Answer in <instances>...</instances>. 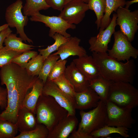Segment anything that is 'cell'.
Wrapping results in <instances>:
<instances>
[{"mask_svg":"<svg viewBox=\"0 0 138 138\" xmlns=\"http://www.w3.org/2000/svg\"><path fill=\"white\" fill-rule=\"evenodd\" d=\"M60 59L59 55L52 54L49 55L44 61L38 77L42 80L44 83L47 81L48 77L53 65Z\"/></svg>","mask_w":138,"mask_h":138,"instance_id":"cell-28","label":"cell"},{"mask_svg":"<svg viewBox=\"0 0 138 138\" xmlns=\"http://www.w3.org/2000/svg\"><path fill=\"white\" fill-rule=\"evenodd\" d=\"M81 40L75 36L71 37L68 40L63 44L56 52L53 53L59 55L62 60L66 59L71 56H77L78 57L87 54L85 49L79 45Z\"/></svg>","mask_w":138,"mask_h":138,"instance_id":"cell-16","label":"cell"},{"mask_svg":"<svg viewBox=\"0 0 138 138\" xmlns=\"http://www.w3.org/2000/svg\"><path fill=\"white\" fill-rule=\"evenodd\" d=\"M8 27V25L7 24H4L0 26V32L6 28Z\"/></svg>","mask_w":138,"mask_h":138,"instance_id":"cell-40","label":"cell"},{"mask_svg":"<svg viewBox=\"0 0 138 138\" xmlns=\"http://www.w3.org/2000/svg\"><path fill=\"white\" fill-rule=\"evenodd\" d=\"M107 100L120 107L133 109L138 105V90L130 83L113 82Z\"/></svg>","mask_w":138,"mask_h":138,"instance_id":"cell-5","label":"cell"},{"mask_svg":"<svg viewBox=\"0 0 138 138\" xmlns=\"http://www.w3.org/2000/svg\"><path fill=\"white\" fill-rule=\"evenodd\" d=\"M51 81L55 84L62 91L74 98L75 92L73 86L64 74Z\"/></svg>","mask_w":138,"mask_h":138,"instance_id":"cell-31","label":"cell"},{"mask_svg":"<svg viewBox=\"0 0 138 138\" xmlns=\"http://www.w3.org/2000/svg\"><path fill=\"white\" fill-rule=\"evenodd\" d=\"M92 52L91 56L100 76L114 82L133 83L136 73L133 59H130L123 63L111 57L107 52Z\"/></svg>","mask_w":138,"mask_h":138,"instance_id":"cell-2","label":"cell"},{"mask_svg":"<svg viewBox=\"0 0 138 138\" xmlns=\"http://www.w3.org/2000/svg\"><path fill=\"white\" fill-rule=\"evenodd\" d=\"M23 52L2 49L0 50V69L11 62L12 60Z\"/></svg>","mask_w":138,"mask_h":138,"instance_id":"cell-34","label":"cell"},{"mask_svg":"<svg viewBox=\"0 0 138 138\" xmlns=\"http://www.w3.org/2000/svg\"><path fill=\"white\" fill-rule=\"evenodd\" d=\"M74 98L76 109L84 110L95 108L100 100L97 94L90 87L79 92H75Z\"/></svg>","mask_w":138,"mask_h":138,"instance_id":"cell-18","label":"cell"},{"mask_svg":"<svg viewBox=\"0 0 138 138\" xmlns=\"http://www.w3.org/2000/svg\"><path fill=\"white\" fill-rule=\"evenodd\" d=\"M106 125L131 128L135 122L132 116V109L119 106L107 100L106 102Z\"/></svg>","mask_w":138,"mask_h":138,"instance_id":"cell-7","label":"cell"},{"mask_svg":"<svg viewBox=\"0 0 138 138\" xmlns=\"http://www.w3.org/2000/svg\"><path fill=\"white\" fill-rule=\"evenodd\" d=\"M64 74L76 92L84 91L89 87V80L77 69L73 61L66 67Z\"/></svg>","mask_w":138,"mask_h":138,"instance_id":"cell-15","label":"cell"},{"mask_svg":"<svg viewBox=\"0 0 138 138\" xmlns=\"http://www.w3.org/2000/svg\"><path fill=\"white\" fill-rule=\"evenodd\" d=\"M18 131L16 124L0 119V138H14Z\"/></svg>","mask_w":138,"mask_h":138,"instance_id":"cell-29","label":"cell"},{"mask_svg":"<svg viewBox=\"0 0 138 138\" xmlns=\"http://www.w3.org/2000/svg\"><path fill=\"white\" fill-rule=\"evenodd\" d=\"M129 129L124 127H117L105 125L98 129L92 132L90 135L92 138L109 137L112 133H118L122 136L127 138L130 137L128 134Z\"/></svg>","mask_w":138,"mask_h":138,"instance_id":"cell-23","label":"cell"},{"mask_svg":"<svg viewBox=\"0 0 138 138\" xmlns=\"http://www.w3.org/2000/svg\"><path fill=\"white\" fill-rule=\"evenodd\" d=\"M67 62L66 59L58 60L53 65L48 77L47 80L51 81L64 74Z\"/></svg>","mask_w":138,"mask_h":138,"instance_id":"cell-32","label":"cell"},{"mask_svg":"<svg viewBox=\"0 0 138 138\" xmlns=\"http://www.w3.org/2000/svg\"><path fill=\"white\" fill-rule=\"evenodd\" d=\"M114 39L112 48L108 50V55L119 61L129 60L131 57L136 59L138 50L132 45L131 42L120 30L113 34Z\"/></svg>","mask_w":138,"mask_h":138,"instance_id":"cell-8","label":"cell"},{"mask_svg":"<svg viewBox=\"0 0 138 138\" xmlns=\"http://www.w3.org/2000/svg\"><path fill=\"white\" fill-rule=\"evenodd\" d=\"M116 12L117 25L119 26L120 30L131 42L138 29V10L131 11L124 7H120Z\"/></svg>","mask_w":138,"mask_h":138,"instance_id":"cell-9","label":"cell"},{"mask_svg":"<svg viewBox=\"0 0 138 138\" xmlns=\"http://www.w3.org/2000/svg\"><path fill=\"white\" fill-rule=\"evenodd\" d=\"M43 62L42 56L38 54L29 61L25 69L29 75L38 76L42 68Z\"/></svg>","mask_w":138,"mask_h":138,"instance_id":"cell-30","label":"cell"},{"mask_svg":"<svg viewBox=\"0 0 138 138\" xmlns=\"http://www.w3.org/2000/svg\"><path fill=\"white\" fill-rule=\"evenodd\" d=\"M51 37L55 40L53 44L48 46L46 48L38 50L39 54L42 56L43 61L52 53L57 51L59 48L67 41L69 38L57 33H55Z\"/></svg>","mask_w":138,"mask_h":138,"instance_id":"cell-25","label":"cell"},{"mask_svg":"<svg viewBox=\"0 0 138 138\" xmlns=\"http://www.w3.org/2000/svg\"><path fill=\"white\" fill-rule=\"evenodd\" d=\"M42 94L53 97L61 106L67 111V116L75 115L74 98L62 91L52 81H47L44 84Z\"/></svg>","mask_w":138,"mask_h":138,"instance_id":"cell-11","label":"cell"},{"mask_svg":"<svg viewBox=\"0 0 138 138\" xmlns=\"http://www.w3.org/2000/svg\"><path fill=\"white\" fill-rule=\"evenodd\" d=\"M87 4L89 10H93L96 15V20L95 23L98 30L100 27L101 21L105 13L106 0H89Z\"/></svg>","mask_w":138,"mask_h":138,"instance_id":"cell-26","label":"cell"},{"mask_svg":"<svg viewBox=\"0 0 138 138\" xmlns=\"http://www.w3.org/2000/svg\"><path fill=\"white\" fill-rule=\"evenodd\" d=\"M8 102V93L7 89L0 85V108L4 110L6 107Z\"/></svg>","mask_w":138,"mask_h":138,"instance_id":"cell-35","label":"cell"},{"mask_svg":"<svg viewBox=\"0 0 138 138\" xmlns=\"http://www.w3.org/2000/svg\"><path fill=\"white\" fill-rule=\"evenodd\" d=\"M106 6L108 8L116 7L121 3L122 0H106Z\"/></svg>","mask_w":138,"mask_h":138,"instance_id":"cell-38","label":"cell"},{"mask_svg":"<svg viewBox=\"0 0 138 138\" xmlns=\"http://www.w3.org/2000/svg\"><path fill=\"white\" fill-rule=\"evenodd\" d=\"M46 3L54 9L61 11L65 4V0H45Z\"/></svg>","mask_w":138,"mask_h":138,"instance_id":"cell-36","label":"cell"},{"mask_svg":"<svg viewBox=\"0 0 138 138\" xmlns=\"http://www.w3.org/2000/svg\"><path fill=\"white\" fill-rule=\"evenodd\" d=\"M12 32L9 27L0 32V50L4 47L3 44L5 39Z\"/></svg>","mask_w":138,"mask_h":138,"instance_id":"cell-37","label":"cell"},{"mask_svg":"<svg viewBox=\"0 0 138 138\" xmlns=\"http://www.w3.org/2000/svg\"><path fill=\"white\" fill-rule=\"evenodd\" d=\"M49 131L42 124L37 123L34 129L28 132L20 133L14 138H47Z\"/></svg>","mask_w":138,"mask_h":138,"instance_id":"cell-27","label":"cell"},{"mask_svg":"<svg viewBox=\"0 0 138 138\" xmlns=\"http://www.w3.org/2000/svg\"><path fill=\"white\" fill-rule=\"evenodd\" d=\"M117 17L116 13L113 14L111 22L107 27L104 30H99L96 36L90 38L88 40L90 51L100 53L107 51L108 45L112 35L115 31Z\"/></svg>","mask_w":138,"mask_h":138,"instance_id":"cell-13","label":"cell"},{"mask_svg":"<svg viewBox=\"0 0 138 138\" xmlns=\"http://www.w3.org/2000/svg\"><path fill=\"white\" fill-rule=\"evenodd\" d=\"M113 82L100 76L90 82L89 87L98 95L100 100L106 103Z\"/></svg>","mask_w":138,"mask_h":138,"instance_id":"cell-21","label":"cell"},{"mask_svg":"<svg viewBox=\"0 0 138 138\" xmlns=\"http://www.w3.org/2000/svg\"><path fill=\"white\" fill-rule=\"evenodd\" d=\"M72 0H65V4H66L68 2H69L70 1H71ZM81 1H82L86 3H87L89 0H79Z\"/></svg>","mask_w":138,"mask_h":138,"instance_id":"cell-41","label":"cell"},{"mask_svg":"<svg viewBox=\"0 0 138 138\" xmlns=\"http://www.w3.org/2000/svg\"><path fill=\"white\" fill-rule=\"evenodd\" d=\"M78 123L75 116H67L49 131L47 138H67L76 130Z\"/></svg>","mask_w":138,"mask_h":138,"instance_id":"cell-14","label":"cell"},{"mask_svg":"<svg viewBox=\"0 0 138 138\" xmlns=\"http://www.w3.org/2000/svg\"><path fill=\"white\" fill-rule=\"evenodd\" d=\"M35 114L26 108L20 107L19 110L16 124L20 133L34 129L37 124Z\"/></svg>","mask_w":138,"mask_h":138,"instance_id":"cell-19","label":"cell"},{"mask_svg":"<svg viewBox=\"0 0 138 138\" xmlns=\"http://www.w3.org/2000/svg\"><path fill=\"white\" fill-rule=\"evenodd\" d=\"M45 0H26L23 7V14L27 16L34 15L41 10H46L50 8Z\"/></svg>","mask_w":138,"mask_h":138,"instance_id":"cell-24","label":"cell"},{"mask_svg":"<svg viewBox=\"0 0 138 138\" xmlns=\"http://www.w3.org/2000/svg\"><path fill=\"white\" fill-rule=\"evenodd\" d=\"M88 10L87 3L79 0H72L65 4L58 16L70 24L77 25L82 21Z\"/></svg>","mask_w":138,"mask_h":138,"instance_id":"cell-12","label":"cell"},{"mask_svg":"<svg viewBox=\"0 0 138 138\" xmlns=\"http://www.w3.org/2000/svg\"><path fill=\"white\" fill-rule=\"evenodd\" d=\"M22 3L21 0H17L9 6L6 10L5 19L9 27L16 28L17 33L23 41L33 43L32 40L27 37L24 31V27L27 24L29 19L28 16L22 13Z\"/></svg>","mask_w":138,"mask_h":138,"instance_id":"cell-6","label":"cell"},{"mask_svg":"<svg viewBox=\"0 0 138 138\" xmlns=\"http://www.w3.org/2000/svg\"><path fill=\"white\" fill-rule=\"evenodd\" d=\"M73 62L90 82L100 76L98 67L92 56L86 54L74 59Z\"/></svg>","mask_w":138,"mask_h":138,"instance_id":"cell-17","label":"cell"},{"mask_svg":"<svg viewBox=\"0 0 138 138\" xmlns=\"http://www.w3.org/2000/svg\"><path fill=\"white\" fill-rule=\"evenodd\" d=\"M44 84L38 77L33 85L31 91L25 96L20 107L26 108L35 114L36 106L39 97L42 95Z\"/></svg>","mask_w":138,"mask_h":138,"instance_id":"cell-20","label":"cell"},{"mask_svg":"<svg viewBox=\"0 0 138 138\" xmlns=\"http://www.w3.org/2000/svg\"><path fill=\"white\" fill-rule=\"evenodd\" d=\"M22 41L20 37H17L16 34L12 33L5 39L4 43L5 46L3 49L24 52L31 50L34 49L33 47H36L24 43Z\"/></svg>","mask_w":138,"mask_h":138,"instance_id":"cell-22","label":"cell"},{"mask_svg":"<svg viewBox=\"0 0 138 138\" xmlns=\"http://www.w3.org/2000/svg\"><path fill=\"white\" fill-rule=\"evenodd\" d=\"M32 21L41 22L50 28L49 36L52 37L55 33L60 34L64 36L70 38L71 35L66 32L68 29H74L76 26L70 24L59 16H49L42 14L39 12L31 17Z\"/></svg>","mask_w":138,"mask_h":138,"instance_id":"cell-10","label":"cell"},{"mask_svg":"<svg viewBox=\"0 0 138 138\" xmlns=\"http://www.w3.org/2000/svg\"><path fill=\"white\" fill-rule=\"evenodd\" d=\"M38 76L29 75L25 68L11 62L1 68L2 85H5L8 93L7 106L0 114V119L16 124L21 104Z\"/></svg>","mask_w":138,"mask_h":138,"instance_id":"cell-1","label":"cell"},{"mask_svg":"<svg viewBox=\"0 0 138 138\" xmlns=\"http://www.w3.org/2000/svg\"><path fill=\"white\" fill-rule=\"evenodd\" d=\"M38 54L37 52L31 50L24 52L13 59L11 62L25 68L29 61Z\"/></svg>","mask_w":138,"mask_h":138,"instance_id":"cell-33","label":"cell"},{"mask_svg":"<svg viewBox=\"0 0 138 138\" xmlns=\"http://www.w3.org/2000/svg\"><path fill=\"white\" fill-rule=\"evenodd\" d=\"M138 2V0H132L126 1L125 5V7L124 8L126 9H129V8L130 6L133 4L137 3Z\"/></svg>","mask_w":138,"mask_h":138,"instance_id":"cell-39","label":"cell"},{"mask_svg":"<svg viewBox=\"0 0 138 138\" xmlns=\"http://www.w3.org/2000/svg\"><path fill=\"white\" fill-rule=\"evenodd\" d=\"M79 114L81 120L78 129L70 134V138H92L91 133L106 125V103L101 100L92 110L87 112L81 110Z\"/></svg>","mask_w":138,"mask_h":138,"instance_id":"cell-3","label":"cell"},{"mask_svg":"<svg viewBox=\"0 0 138 138\" xmlns=\"http://www.w3.org/2000/svg\"><path fill=\"white\" fill-rule=\"evenodd\" d=\"M35 114L37 123L44 124L49 131L67 115L68 112L53 97L42 94L37 102Z\"/></svg>","mask_w":138,"mask_h":138,"instance_id":"cell-4","label":"cell"}]
</instances>
